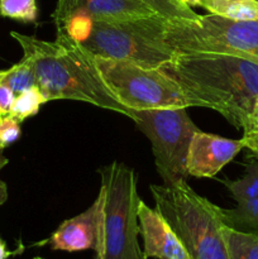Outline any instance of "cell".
Listing matches in <instances>:
<instances>
[{"label":"cell","mask_w":258,"mask_h":259,"mask_svg":"<svg viewBox=\"0 0 258 259\" xmlns=\"http://www.w3.org/2000/svg\"><path fill=\"white\" fill-rule=\"evenodd\" d=\"M10 35L22 47L23 57L32 63L37 88L46 100L83 101L132 119L133 111L120 104L104 81L95 56L65 28L57 29L55 40L38 39L18 32Z\"/></svg>","instance_id":"cell-1"},{"label":"cell","mask_w":258,"mask_h":259,"mask_svg":"<svg viewBox=\"0 0 258 259\" xmlns=\"http://www.w3.org/2000/svg\"><path fill=\"white\" fill-rule=\"evenodd\" d=\"M192 106L212 109L237 129L258 99V65L214 53H176L162 66Z\"/></svg>","instance_id":"cell-2"},{"label":"cell","mask_w":258,"mask_h":259,"mask_svg":"<svg viewBox=\"0 0 258 259\" xmlns=\"http://www.w3.org/2000/svg\"><path fill=\"white\" fill-rule=\"evenodd\" d=\"M156 209L166 219L191 259H229L222 207L195 192L185 180L151 185Z\"/></svg>","instance_id":"cell-3"},{"label":"cell","mask_w":258,"mask_h":259,"mask_svg":"<svg viewBox=\"0 0 258 259\" xmlns=\"http://www.w3.org/2000/svg\"><path fill=\"white\" fill-rule=\"evenodd\" d=\"M98 172L101 179V211L96 259H146L138 242L141 197L136 174L118 161Z\"/></svg>","instance_id":"cell-4"},{"label":"cell","mask_w":258,"mask_h":259,"mask_svg":"<svg viewBox=\"0 0 258 259\" xmlns=\"http://www.w3.org/2000/svg\"><path fill=\"white\" fill-rule=\"evenodd\" d=\"M166 18L159 14L119 22H93L81 45L95 57L162 67L176 56L164 38Z\"/></svg>","instance_id":"cell-5"},{"label":"cell","mask_w":258,"mask_h":259,"mask_svg":"<svg viewBox=\"0 0 258 259\" xmlns=\"http://www.w3.org/2000/svg\"><path fill=\"white\" fill-rule=\"evenodd\" d=\"M164 38L176 53H214L239 57L258 65V20L219 15L196 19H167Z\"/></svg>","instance_id":"cell-6"},{"label":"cell","mask_w":258,"mask_h":259,"mask_svg":"<svg viewBox=\"0 0 258 259\" xmlns=\"http://www.w3.org/2000/svg\"><path fill=\"white\" fill-rule=\"evenodd\" d=\"M95 61L108 88L129 110L192 106L181 86L161 67L101 57Z\"/></svg>","instance_id":"cell-7"},{"label":"cell","mask_w":258,"mask_h":259,"mask_svg":"<svg viewBox=\"0 0 258 259\" xmlns=\"http://www.w3.org/2000/svg\"><path fill=\"white\" fill-rule=\"evenodd\" d=\"M186 109L133 110L132 120L151 142L154 163L163 185H172L189 176L186 171L189 147L200 129Z\"/></svg>","instance_id":"cell-8"},{"label":"cell","mask_w":258,"mask_h":259,"mask_svg":"<svg viewBox=\"0 0 258 259\" xmlns=\"http://www.w3.org/2000/svg\"><path fill=\"white\" fill-rule=\"evenodd\" d=\"M244 148L242 139H229L201 131L196 132L187 153V175L202 179L217 176Z\"/></svg>","instance_id":"cell-9"},{"label":"cell","mask_w":258,"mask_h":259,"mask_svg":"<svg viewBox=\"0 0 258 259\" xmlns=\"http://www.w3.org/2000/svg\"><path fill=\"white\" fill-rule=\"evenodd\" d=\"M73 14L88 15L93 22H119L157 14L141 0H58L53 13L57 29Z\"/></svg>","instance_id":"cell-10"},{"label":"cell","mask_w":258,"mask_h":259,"mask_svg":"<svg viewBox=\"0 0 258 259\" xmlns=\"http://www.w3.org/2000/svg\"><path fill=\"white\" fill-rule=\"evenodd\" d=\"M139 234L143 238L144 258L191 259L168 223L157 209L141 200L138 207Z\"/></svg>","instance_id":"cell-11"},{"label":"cell","mask_w":258,"mask_h":259,"mask_svg":"<svg viewBox=\"0 0 258 259\" xmlns=\"http://www.w3.org/2000/svg\"><path fill=\"white\" fill-rule=\"evenodd\" d=\"M101 197H96L94 204L77 217L65 220L47 240L52 250L80 252L95 250L99 238Z\"/></svg>","instance_id":"cell-12"},{"label":"cell","mask_w":258,"mask_h":259,"mask_svg":"<svg viewBox=\"0 0 258 259\" xmlns=\"http://www.w3.org/2000/svg\"><path fill=\"white\" fill-rule=\"evenodd\" d=\"M209 14L235 20H258L255 0H204L201 5Z\"/></svg>","instance_id":"cell-13"},{"label":"cell","mask_w":258,"mask_h":259,"mask_svg":"<svg viewBox=\"0 0 258 259\" xmlns=\"http://www.w3.org/2000/svg\"><path fill=\"white\" fill-rule=\"evenodd\" d=\"M229 259H258V234L225 225L223 228Z\"/></svg>","instance_id":"cell-14"},{"label":"cell","mask_w":258,"mask_h":259,"mask_svg":"<svg viewBox=\"0 0 258 259\" xmlns=\"http://www.w3.org/2000/svg\"><path fill=\"white\" fill-rule=\"evenodd\" d=\"M225 224L243 232L258 234V194L248 201L239 202L233 209H223Z\"/></svg>","instance_id":"cell-15"},{"label":"cell","mask_w":258,"mask_h":259,"mask_svg":"<svg viewBox=\"0 0 258 259\" xmlns=\"http://www.w3.org/2000/svg\"><path fill=\"white\" fill-rule=\"evenodd\" d=\"M0 82L12 89L13 93L17 95L22 91L37 86V77L32 63L23 57L19 62L8 70L0 71Z\"/></svg>","instance_id":"cell-16"},{"label":"cell","mask_w":258,"mask_h":259,"mask_svg":"<svg viewBox=\"0 0 258 259\" xmlns=\"http://www.w3.org/2000/svg\"><path fill=\"white\" fill-rule=\"evenodd\" d=\"M45 103H47L45 95L40 93L37 86H34V88L28 89V90L15 95L9 115L18 119L19 121H23L35 115Z\"/></svg>","instance_id":"cell-17"},{"label":"cell","mask_w":258,"mask_h":259,"mask_svg":"<svg viewBox=\"0 0 258 259\" xmlns=\"http://www.w3.org/2000/svg\"><path fill=\"white\" fill-rule=\"evenodd\" d=\"M0 15L22 23L35 22L38 15L35 0H0Z\"/></svg>","instance_id":"cell-18"},{"label":"cell","mask_w":258,"mask_h":259,"mask_svg":"<svg viewBox=\"0 0 258 259\" xmlns=\"http://www.w3.org/2000/svg\"><path fill=\"white\" fill-rule=\"evenodd\" d=\"M166 19H196L199 14L181 0H141Z\"/></svg>","instance_id":"cell-19"},{"label":"cell","mask_w":258,"mask_h":259,"mask_svg":"<svg viewBox=\"0 0 258 259\" xmlns=\"http://www.w3.org/2000/svg\"><path fill=\"white\" fill-rule=\"evenodd\" d=\"M245 149L252 152L254 156L258 154V99L255 100L244 125H243V137Z\"/></svg>","instance_id":"cell-20"},{"label":"cell","mask_w":258,"mask_h":259,"mask_svg":"<svg viewBox=\"0 0 258 259\" xmlns=\"http://www.w3.org/2000/svg\"><path fill=\"white\" fill-rule=\"evenodd\" d=\"M22 133L20 121L13 118L12 115H3L0 120V147L3 149L7 148L15 141H18Z\"/></svg>","instance_id":"cell-21"},{"label":"cell","mask_w":258,"mask_h":259,"mask_svg":"<svg viewBox=\"0 0 258 259\" xmlns=\"http://www.w3.org/2000/svg\"><path fill=\"white\" fill-rule=\"evenodd\" d=\"M14 99L15 94L13 93L12 89H9L7 85L0 82V113L3 115H8L10 113Z\"/></svg>","instance_id":"cell-22"},{"label":"cell","mask_w":258,"mask_h":259,"mask_svg":"<svg viewBox=\"0 0 258 259\" xmlns=\"http://www.w3.org/2000/svg\"><path fill=\"white\" fill-rule=\"evenodd\" d=\"M8 200V187L5 182L0 180V205L4 204Z\"/></svg>","instance_id":"cell-23"},{"label":"cell","mask_w":258,"mask_h":259,"mask_svg":"<svg viewBox=\"0 0 258 259\" xmlns=\"http://www.w3.org/2000/svg\"><path fill=\"white\" fill-rule=\"evenodd\" d=\"M10 254H12V253L8 250L5 242L0 238V259H8L10 257Z\"/></svg>","instance_id":"cell-24"},{"label":"cell","mask_w":258,"mask_h":259,"mask_svg":"<svg viewBox=\"0 0 258 259\" xmlns=\"http://www.w3.org/2000/svg\"><path fill=\"white\" fill-rule=\"evenodd\" d=\"M181 2L191 8V7H201L204 0H181Z\"/></svg>","instance_id":"cell-25"},{"label":"cell","mask_w":258,"mask_h":259,"mask_svg":"<svg viewBox=\"0 0 258 259\" xmlns=\"http://www.w3.org/2000/svg\"><path fill=\"white\" fill-rule=\"evenodd\" d=\"M8 162H9V161H8L7 157H5L4 154H3V148H2V147H0V171H2V169L4 168L5 166H7Z\"/></svg>","instance_id":"cell-26"},{"label":"cell","mask_w":258,"mask_h":259,"mask_svg":"<svg viewBox=\"0 0 258 259\" xmlns=\"http://www.w3.org/2000/svg\"><path fill=\"white\" fill-rule=\"evenodd\" d=\"M33 259H45V258H40V257H35V258H33Z\"/></svg>","instance_id":"cell-27"},{"label":"cell","mask_w":258,"mask_h":259,"mask_svg":"<svg viewBox=\"0 0 258 259\" xmlns=\"http://www.w3.org/2000/svg\"><path fill=\"white\" fill-rule=\"evenodd\" d=\"M2 118H3V114L0 113V120H2Z\"/></svg>","instance_id":"cell-28"},{"label":"cell","mask_w":258,"mask_h":259,"mask_svg":"<svg viewBox=\"0 0 258 259\" xmlns=\"http://www.w3.org/2000/svg\"><path fill=\"white\" fill-rule=\"evenodd\" d=\"M255 2H258V0H255Z\"/></svg>","instance_id":"cell-29"},{"label":"cell","mask_w":258,"mask_h":259,"mask_svg":"<svg viewBox=\"0 0 258 259\" xmlns=\"http://www.w3.org/2000/svg\"><path fill=\"white\" fill-rule=\"evenodd\" d=\"M257 156H258V154H257Z\"/></svg>","instance_id":"cell-30"}]
</instances>
